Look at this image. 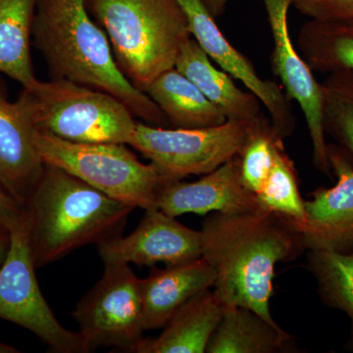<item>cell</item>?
<instances>
[{"label": "cell", "instance_id": "6da1fadb", "mask_svg": "<svg viewBox=\"0 0 353 353\" xmlns=\"http://www.w3.org/2000/svg\"><path fill=\"white\" fill-rule=\"evenodd\" d=\"M201 255L216 273L214 292L225 306H241L277 324L270 311L279 263L305 250L289 221L269 211L220 213L202 223Z\"/></svg>", "mask_w": 353, "mask_h": 353}, {"label": "cell", "instance_id": "7a4b0ae2", "mask_svg": "<svg viewBox=\"0 0 353 353\" xmlns=\"http://www.w3.org/2000/svg\"><path fill=\"white\" fill-rule=\"evenodd\" d=\"M38 8L32 34L53 79L108 92L146 124L170 127L157 104L122 73L85 0H39Z\"/></svg>", "mask_w": 353, "mask_h": 353}, {"label": "cell", "instance_id": "3957f363", "mask_svg": "<svg viewBox=\"0 0 353 353\" xmlns=\"http://www.w3.org/2000/svg\"><path fill=\"white\" fill-rule=\"evenodd\" d=\"M134 209L63 169L44 164L24 205L34 265L43 267L83 246L120 236Z\"/></svg>", "mask_w": 353, "mask_h": 353}, {"label": "cell", "instance_id": "277c9868", "mask_svg": "<svg viewBox=\"0 0 353 353\" xmlns=\"http://www.w3.org/2000/svg\"><path fill=\"white\" fill-rule=\"evenodd\" d=\"M88 12L108 36L116 63L139 90L174 68L192 38L175 0H85Z\"/></svg>", "mask_w": 353, "mask_h": 353}, {"label": "cell", "instance_id": "5b68a950", "mask_svg": "<svg viewBox=\"0 0 353 353\" xmlns=\"http://www.w3.org/2000/svg\"><path fill=\"white\" fill-rule=\"evenodd\" d=\"M20 97L37 131L75 143L130 145L138 124L113 95L63 79L39 81Z\"/></svg>", "mask_w": 353, "mask_h": 353}, {"label": "cell", "instance_id": "8992f818", "mask_svg": "<svg viewBox=\"0 0 353 353\" xmlns=\"http://www.w3.org/2000/svg\"><path fill=\"white\" fill-rule=\"evenodd\" d=\"M34 145L43 164L63 169L134 208H157L160 192L172 182L123 143H75L36 130Z\"/></svg>", "mask_w": 353, "mask_h": 353}, {"label": "cell", "instance_id": "52a82bcc", "mask_svg": "<svg viewBox=\"0 0 353 353\" xmlns=\"http://www.w3.org/2000/svg\"><path fill=\"white\" fill-rule=\"evenodd\" d=\"M252 125L227 120L215 127L167 129L138 122L130 145L175 182L190 175H205L240 154Z\"/></svg>", "mask_w": 353, "mask_h": 353}, {"label": "cell", "instance_id": "ba28073f", "mask_svg": "<svg viewBox=\"0 0 353 353\" xmlns=\"http://www.w3.org/2000/svg\"><path fill=\"white\" fill-rule=\"evenodd\" d=\"M73 317L90 352L112 347L134 352L145 331L141 279L129 264L105 265L101 280L77 303Z\"/></svg>", "mask_w": 353, "mask_h": 353}, {"label": "cell", "instance_id": "9c48e42d", "mask_svg": "<svg viewBox=\"0 0 353 353\" xmlns=\"http://www.w3.org/2000/svg\"><path fill=\"white\" fill-rule=\"evenodd\" d=\"M10 239L8 254L0 267V318L32 332L52 352H90L80 332L64 328L41 294L26 219L10 232Z\"/></svg>", "mask_w": 353, "mask_h": 353}, {"label": "cell", "instance_id": "30bf717a", "mask_svg": "<svg viewBox=\"0 0 353 353\" xmlns=\"http://www.w3.org/2000/svg\"><path fill=\"white\" fill-rule=\"evenodd\" d=\"M270 26L273 51L272 70L280 79L290 101L301 108L312 145L315 168L332 176L329 143L323 125L322 83L316 80L312 70L296 50L289 31L288 14L292 0H262Z\"/></svg>", "mask_w": 353, "mask_h": 353}, {"label": "cell", "instance_id": "8fae6325", "mask_svg": "<svg viewBox=\"0 0 353 353\" xmlns=\"http://www.w3.org/2000/svg\"><path fill=\"white\" fill-rule=\"evenodd\" d=\"M175 1L185 13L190 34L208 57L259 99L267 109L272 125L283 139L292 136L296 119L284 88L259 76L252 62L228 41L202 0Z\"/></svg>", "mask_w": 353, "mask_h": 353}, {"label": "cell", "instance_id": "7c38bea8", "mask_svg": "<svg viewBox=\"0 0 353 353\" xmlns=\"http://www.w3.org/2000/svg\"><path fill=\"white\" fill-rule=\"evenodd\" d=\"M104 265L157 263L174 266L201 259V234L183 226L160 209L145 210L132 233L115 236L97 245Z\"/></svg>", "mask_w": 353, "mask_h": 353}, {"label": "cell", "instance_id": "4fadbf2b", "mask_svg": "<svg viewBox=\"0 0 353 353\" xmlns=\"http://www.w3.org/2000/svg\"><path fill=\"white\" fill-rule=\"evenodd\" d=\"M329 159L336 183L319 188L304 201L305 220L292 225L303 236L306 250L353 252V164L334 143Z\"/></svg>", "mask_w": 353, "mask_h": 353}, {"label": "cell", "instance_id": "5bb4252c", "mask_svg": "<svg viewBox=\"0 0 353 353\" xmlns=\"http://www.w3.org/2000/svg\"><path fill=\"white\" fill-rule=\"evenodd\" d=\"M157 208L176 217L196 213H243L261 210L256 194L245 187L241 176L238 155L214 171L192 183L175 181L160 192Z\"/></svg>", "mask_w": 353, "mask_h": 353}, {"label": "cell", "instance_id": "9a60e30c", "mask_svg": "<svg viewBox=\"0 0 353 353\" xmlns=\"http://www.w3.org/2000/svg\"><path fill=\"white\" fill-rule=\"evenodd\" d=\"M34 132L22 99L9 101L0 90V183L23 208L44 168Z\"/></svg>", "mask_w": 353, "mask_h": 353}, {"label": "cell", "instance_id": "2e32d148", "mask_svg": "<svg viewBox=\"0 0 353 353\" xmlns=\"http://www.w3.org/2000/svg\"><path fill=\"white\" fill-rule=\"evenodd\" d=\"M214 269L203 257L166 266L141 279L145 330L163 328L192 297L215 284Z\"/></svg>", "mask_w": 353, "mask_h": 353}, {"label": "cell", "instance_id": "e0dca14e", "mask_svg": "<svg viewBox=\"0 0 353 353\" xmlns=\"http://www.w3.org/2000/svg\"><path fill=\"white\" fill-rule=\"evenodd\" d=\"M175 68L218 106L227 120L254 124L265 117L259 99L252 92L241 90L233 77L218 69L192 37L181 48Z\"/></svg>", "mask_w": 353, "mask_h": 353}, {"label": "cell", "instance_id": "ac0fdd59", "mask_svg": "<svg viewBox=\"0 0 353 353\" xmlns=\"http://www.w3.org/2000/svg\"><path fill=\"white\" fill-rule=\"evenodd\" d=\"M225 308L214 290H203L176 311L160 336L143 338L134 353L206 352Z\"/></svg>", "mask_w": 353, "mask_h": 353}, {"label": "cell", "instance_id": "d6986e66", "mask_svg": "<svg viewBox=\"0 0 353 353\" xmlns=\"http://www.w3.org/2000/svg\"><path fill=\"white\" fill-rule=\"evenodd\" d=\"M171 128L201 129L226 122L224 112L175 67L160 74L145 88Z\"/></svg>", "mask_w": 353, "mask_h": 353}, {"label": "cell", "instance_id": "ffe728a7", "mask_svg": "<svg viewBox=\"0 0 353 353\" xmlns=\"http://www.w3.org/2000/svg\"><path fill=\"white\" fill-rule=\"evenodd\" d=\"M294 350V339L278 324L250 309L227 306L206 352L285 353Z\"/></svg>", "mask_w": 353, "mask_h": 353}, {"label": "cell", "instance_id": "44dd1931", "mask_svg": "<svg viewBox=\"0 0 353 353\" xmlns=\"http://www.w3.org/2000/svg\"><path fill=\"white\" fill-rule=\"evenodd\" d=\"M39 0H0V74L25 90L36 87L31 36Z\"/></svg>", "mask_w": 353, "mask_h": 353}, {"label": "cell", "instance_id": "7402d4cb", "mask_svg": "<svg viewBox=\"0 0 353 353\" xmlns=\"http://www.w3.org/2000/svg\"><path fill=\"white\" fill-rule=\"evenodd\" d=\"M297 44L313 72L353 71V22L310 19L299 30Z\"/></svg>", "mask_w": 353, "mask_h": 353}, {"label": "cell", "instance_id": "603a6c76", "mask_svg": "<svg viewBox=\"0 0 353 353\" xmlns=\"http://www.w3.org/2000/svg\"><path fill=\"white\" fill-rule=\"evenodd\" d=\"M307 263L323 303L343 311L350 320L345 350L353 352V252L308 250Z\"/></svg>", "mask_w": 353, "mask_h": 353}, {"label": "cell", "instance_id": "cb8c5ba5", "mask_svg": "<svg viewBox=\"0 0 353 353\" xmlns=\"http://www.w3.org/2000/svg\"><path fill=\"white\" fill-rule=\"evenodd\" d=\"M321 83L325 134L353 164V71L332 72Z\"/></svg>", "mask_w": 353, "mask_h": 353}, {"label": "cell", "instance_id": "d4e9b609", "mask_svg": "<svg viewBox=\"0 0 353 353\" xmlns=\"http://www.w3.org/2000/svg\"><path fill=\"white\" fill-rule=\"evenodd\" d=\"M256 196L260 208L285 218L290 224H301L305 220L296 166L285 146L279 150L275 164Z\"/></svg>", "mask_w": 353, "mask_h": 353}, {"label": "cell", "instance_id": "484cf974", "mask_svg": "<svg viewBox=\"0 0 353 353\" xmlns=\"http://www.w3.org/2000/svg\"><path fill=\"white\" fill-rule=\"evenodd\" d=\"M282 146H284V139L276 131L270 118H262L250 127L238 157L241 180L256 196L263 188Z\"/></svg>", "mask_w": 353, "mask_h": 353}, {"label": "cell", "instance_id": "4316f807", "mask_svg": "<svg viewBox=\"0 0 353 353\" xmlns=\"http://www.w3.org/2000/svg\"><path fill=\"white\" fill-rule=\"evenodd\" d=\"M292 6L311 20L353 22V0H292Z\"/></svg>", "mask_w": 353, "mask_h": 353}, {"label": "cell", "instance_id": "83f0119b", "mask_svg": "<svg viewBox=\"0 0 353 353\" xmlns=\"http://www.w3.org/2000/svg\"><path fill=\"white\" fill-rule=\"evenodd\" d=\"M24 219V208L14 199L0 183V227L11 232L19 227Z\"/></svg>", "mask_w": 353, "mask_h": 353}, {"label": "cell", "instance_id": "f1b7e54d", "mask_svg": "<svg viewBox=\"0 0 353 353\" xmlns=\"http://www.w3.org/2000/svg\"><path fill=\"white\" fill-rule=\"evenodd\" d=\"M10 232L0 227V267L6 261L9 248H10Z\"/></svg>", "mask_w": 353, "mask_h": 353}, {"label": "cell", "instance_id": "f546056e", "mask_svg": "<svg viewBox=\"0 0 353 353\" xmlns=\"http://www.w3.org/2000/svg\"><path fill=\"white\" fill-rule=\"evenodd\" d=\"M204 6L208 7L209 12L215 18L220 17L226 11L229 0H202Z\"/></svg>", "mask_w": 353, "mask_h": 353}, {"label": "cell", "instance_id": "4dcf8cb0", "mask_svg": "<svg viewBox=\"0 0 353 353\" xmlns=\"http://www.w3.org/2000/svg\"><path fill=\"white\" fill-rule=\"evenodd\" d=\"M19 350L17 348L11 347V345H6V343H0V353H17Z\"/></svg>", "mask_w": 353, "mask_h": 353}]
</instances>
